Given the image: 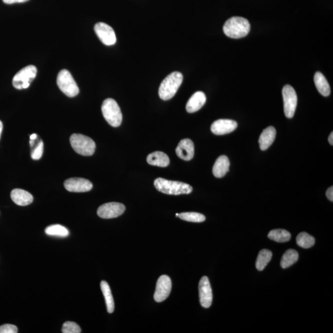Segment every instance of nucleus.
Masks as SVG:
<instances>
[{
    "instance_id": "f257e3e1",
    "label": "nucleus",
    "mask_w": 333,
    "mask_h": 333,
    "mask_svg": "<svg viewBox=\"0 0 333 333\" xmlns=\"http://www.w3.org/2000/svg\"><path fill=\"white\" fill-rule=\"evenodd\" d=\"M223 29L226 36L238 39L243 38L249 34L250 25L246 19L234 17L226 21Z\"/></svg>"
},
{
    "instance_id": "f03ea898",
    "label": "nucleus",
    "mask_w": 333,
    "mask_h": 333,
    "mask_svg": "<svg viewBox=\"0 0 333 333\" xmlns=\"http://www.w3.org/2000/svg\"><path fill=\"white\" fill-rule=\"evenodd\" d=\"M183 77L179 72H174L167 76L162 82L159 89V97L162 100L171 99L182 85Z\"/></svg>"
},
{
    "instance_id": "7ed1b4c3",
    "label": "nucleus",
    "mask_w": 333,
    "mask_h": 333,
    "mask_svg": "<svg viewBox=\"0 0 333 333\" xmlns=\"http://www.w3.org/2000/svg\"><path fill=\"white\" fill-rule=\"evenodd\" d=\"M154 186L159 191L170 195L188 194L193 191V188L188 184L176 181H170L158 178L154 181Z\"/></svg>"
},
{
    "instance_id": "20e7f679",
    "label": "nucleus",
    "mask_w": 333,
    "mask_h": 333,
    "mask_svg": "<svg viewBox=\"0 0 333 333\" xmlns=\"http://www.w3.org/2000/svg\"><path fill=\"white\" fill-rule=\"evenodd\" d=\"M102 113L104 117L112 127L120 126L122 121L121 109L116 101L112 98L104 101L102 105Z\"/></svg>"
},
{
    "instance_id": "39448f33",
    "label": "nucleus",
    "mask_w": 333,
    "mask_h": 333,
    "mask_svg": "<svg viewBox=\"0 0 333 333\" xmlns=\"http://www.w3.org/2000/svg\"><path fill=\"white\" fill-rule=\"evenodd\" d=\"M70 142L74 151L82 156H90L95 153V143L87 136L75 133L71 136Z\"/></svg>"
},
{
    "instance_id": "423d86ee",
    "label": "nucleus",
    "mask_w": 333,
    "mask_h": 333,
    "mask_svg": "<svg viewBox=\"0 0 333 333\" xmlns=\"http://www.w3.org/2000/svg\"><path fill=\"white\" fill-rule=\"evenodd\" d=\"M57 84L61 91L68 97H76L79 93V89L73 76L68 70L64 69L58 74Z\"/></svg>"
},
{
    "instance_id": "0eeeda50",
    "label": "nucleus",
    "mask_w": 333,
    "mask_h": 333,
    "mask_svg": "<svg viewBox=\"0 0 333 333\" xmlns=\"http://www.w3.org/2000/svg\"><path fill=\"white\" fill-rule=\"evenodd\" d=\"M36 66L31 65L25 67L16 74L13 79V85L16 89L22 90L28 89L37 76Z\"/></svg>"
},
{
    "instance_id": "6e6552de",
    "label": "nucleus",
    "mask_w": 333,
    "mask_h": 333,
    "mask_svg": "<svg viewBox=\"0 0 333 333\" xmlns=\"http://www.w3.org/2000/svg\"><path fill=\"white\" fill-rule=\"evenodd\" d=\"M284 112L287 118H292L295 114L297 104V97L293 87L289 85H285L283 91Z\"/></svg>"
},
{
    "instance_id": "1a4fd4ad",
    "label": "nucleus",
    "mask_w": 333,
    "mask_h": 333,
    "mask_svg": "<svg viewBox=\"0 0 333 333\" xmlns=\"http://www.w3.org/2000/svg\"><path fill=\"white\" fill-rule=\"evenodd\" d=\"M125 207L119 202H108L101 206L98 209V216L105 219L114 218L121 216L124 214Z\"/></svg>"
},
{
    "instance_id": "9d476101",
    "label": "nucleus",
    "mask_w": 333,
    "mask_h": 333,
    "mask_svg": "<svg viewBox=\"0 0 333 333\" xmlns=\"http://www.w3.org/2000/svg\"><path fill=\"white\" fill-rule=\"evenodd\" d=\"M95 32L101 42L107 46L116 44V36L114 29L106 24L98 23L95 26Z\"/></svg>"
},
{
    "instance_id": "9b49d317",
    "label": "nucleus",
    "mask_w": 333,
    "mask_h": 333,
    "mask_svg": "<svg viewBox=\"0 0 333 333\" xmlns=\"http://www.w3.org/2000/svg\"><path fill=\"white\" fill-rule=\"evenodd\" d=\"M172 290V281L167 275L159 277L156 284L154 299L158 302H163L169 296Z\"/></svg>"
},
{
    "instance_id": "f8f14e48",
    "label": "nucleus",
    "mask_w": 333,
    "mask_h": 333,
    "mask_svg": "<svg viewBox=\"0 0 333 333\" xmlns=\"http://www.w3.org/2000/svg\"><path fill=\"white\" fill-rule=\"evenodd\" d=\"M199 294L202 307L209 308L212 303V291L209 278L206 276L202 277L199 281Z\"/></svg>"
},
{
    "instance_id": "ddd939ff",
    "label": "nucleus",
    "mask_w": 333,
    "mask_h": 333,
    "mask_svg": "<svg viewBox=\"0 0 333 333\" xmlns=\"http://www.w3.org/2000/svg\"><path fill=\"white\" fill-rule=\"evenodd\" d=\"M65 187L69 192L84 193L92 190L93 184L85 178H71L65 181Z\"/></svg>"
},
{
    "instance_id": "4468645a",
    "label": "nucleus",
    "mask_w": 333,
    "mask_h": 333,
    "mask_svg": "<svg viewBox=\"0 0 333 333\" xmlns=\"http://www.w3.org/2000/svg\"><path fill=\"white\" fill-rule=\"evenodd\" d=\"M238 127L236 121L230 119H219L211 125V131L217 135L228 134L234 131Z\"/></svg>"
},
{
    "instance_id": "2eb2a0df",
    "label": "nucleus",
    "mask_w": 333,
    "mask_h": 333,
    "mask_svg": "<svg viewBox=\"0 0 333 333\" xmlns=\"http://www.w3.org/2000/svg\"><path fill=\"white\" fill-rule=\"evenodd\" d=\"M176 153L180 159L184 161H190L193 158L194 154V143L190 139H183L180 141L176 148Z\"/></svg>"
},
{
    "instance_id": "dca6fc26",
    "label": "nucleus",
    "mask_w": 333,
    "mask_h": 333,
    "mask_svg": "<svg viewBox=\"0 0 333 333\" xmlns=\"http://www.w3.org/2000/svg\"><path fill=\"white\" fill-rule=\"evenodd\" d=\"M206 102V95L202 92H197L192 95L186 104V111L189 113H193L201 109Z\"/></svg>"
},
{
    "instance_id": "f3484780",
    "label": "nucleus",
    "mask_w": 333,
    "mask_h": 333,
    "mask_svg": "<svg viewBox=\"0 0 333 333\" xmlns=\"http://www.w3.org/2000/svg\"><path fill=\"white\" fill-rule=\"evenodd\" d=\"M11 198L16 204L20 206H28L34 201L33 196L30 193L21 189L13 190L11 193Z\"/></svg>"
},
{
    "instance_id": "a211bd4d",
    "label": "nucleus",
    "mask_w": 333,
    "mask_h": 333,
    "mask_svg": "<svg viewBox=\"0 0 333 333\" xmlns=\"http://www.w3.org/2000/svg\"><path fill=\"white\" fill-rule=\"evenodd\" d=\"M276 135V129L273 126L268 127L263 130L258 140L260 150L262 151L267 150L275 141Z\"/></svg>"
},
{
    "instance_id": "6ab92c4d",
    "label": "nucleus",
    "mask_w": 333,
    "mask_h": 333,
    "mask_svg": "<svg viewBox=\"0 0 333 333\" xmlns=\"http://www.w3.org/2000/svg\"><path fill=\"white\" fill-rule=\"evenodd\" d=\"M230 161L226 156H221L215 161L213 167V174L217 178H222L228 172Z\"/></svg>"
},
{
    "instance_id": "aec40b11",
    "label": "nucleus",
    "mask_w": 333,
    "mask_h": 333,
    "mask_svg": "<svg viewBox=\"0 0 333 333\" xmlns=\"http://www.w3.org/2000/svg\"><path fill=\"white\" fill-rule=\"evenodd\" d=\"M147 162L151 166L166 167L169 166L170 159L166 154L161 151H156L149 154Z\"/></svg>"
},
{
    "instance_id": "412c9836",
    "label": "nucleus",
    "mask_w": 333,
    "mask_h": 333,
    "mask_svg": "<svg viewBox=\"0 0 333 333\" xmlns=\"http://www.w3.org/2000/svg\"><path fill=\"white\" fill-rule=\"evenodd\" d=\"M314 82L319 93L324 97H328L331 93V89L328 82L323 74L317 72L314 76Z\"/></svg>"
},
{
    "instance_id": "4be33fe9",
    "label": "nucleus",
    "mask_w": 333,
    "mask_h": 333,
    "mask_svg": "<svg viewBox=\"0 0 333 333\" xmlns=\"http://www.w3.org/2000/svg\"><path fill=\"white\" fill-rule=\"evenodd\" d=\"M101 289L103 292L104 297H105L108 313H113L114 310V301L113 295H112L110 287H109L107 282L105 281L101 282Z\"/></svg>"
},
{
    "instance_id": "5701e85b",
    "label": "nucleus",
    "mask_w": 333,
    "mask_h": 333,
    "mask_svg": "<svg viewBox=\"0 0 333 333\" xmlns=\"http://www.w3.org/2000/svg\"><path fill=\"white\" fill-rule=\"evenodd\" d=\"M299 259V254L294 249H289L285 252L281 258L280 265L282 268H289L297 262Z\"/></svg>"
},
{
    "instance_id": "b1692460",
    "label": "nucleus",
    "mask_w": 333,
    "mask_h": 333,
    "mask_svg": "<svg viewBox=\"0 0 333 333\" xmlns=\"http://www.w3.org/2000/svg\"><path fill=\"white\" fill-rule=\"evenodd\" d=\"M272 258V252L268 249H263L258 253L255 266L258 271L264 270Z\"/></svg>"
},
{
    "instance_id": "393cba45",
    "label": "nucleus",
    "mask_w": 333,
    "mask_h": 333,
    "mask_svg": "<svg viewBox=\"0 0 333 333\" xmlns=\"http://www.w3.org/2000/svg\"><path fill=\"white\" fill-rule=\"evenodd\" d=\"M269 239L278 242H286L291 238V234L283 229H276L270 231L268 234Z\"/></svg>"
},
{
    "instance_id": "a878e982",
    "label": "nucleus",
    "mask_w": 333,
    "mask_h": 333,
    "mask_svg": "<svg viewBox=\"0 0 333 333\" xmlns=\"http://www.w3.org/2000/svg\"><path fill=\"white\" fill-rule=\"evenodd\" d=\"M296 242L298 246L302 248L308 249L315 244V238L306 232H302L298 234L296 238Z\"/></svg>"
},
{
    "instance_id": "bb28decb",
    "label": "nucleus",
    "mask_w": 333,
    "mask_h": 333,
    "mask_svg": "<svg viewBox=\"0 0 333 333\" xmlns=\"http://www.w3.org/2000/svg\"><path fill=\"white\" fill-rule=\"evenodd\" d=\"M45 233L49 236L63 237V238L68 236L69 234L68 229L61 225H53L48 226L45 229Z\"/></svg>"
},
{
    "instance_id": "cd10ccee",
    "label": "nucleus",
    "mask_w": 333,
    "mask_h": 333,
    "mask_svg": "<svg viewBox=\"0 0 333 333\" xmlns=\"http://www.w3.org/2000/svg\"><path fill=\"white\" fill-rule=\"evenodd\" d=\"M178 217L187 222L200 223L206 220L204 215L198 212H183L178 214Z\"/></svg>"
},
{
    "instance_id": "c85d7f7f",
    "label": "nucleus",
    "mask_w": 333,
    "mask_h": 333,
    "mask_svg": "<svg viewBox=\"0 0 333 333\" xmlns=\"http://www.w3.org/2000/svg\"><path fill=\"white\" fill-rule=\"evenodd\" d=\"M62 332L63 333H80L81 327L75 322L66 321L63 324Z\"/></svg>"
},
{
    "instance_id": "c756f323",
    "label": "nucleus",
    "mask_w": 333,
    "mask_h": 333,
    "mask_svg": "<svg viewBox=\"0 0 333 333\" xmlns=\"http://www.w3.org/2000/svg\"><path fill=\"white\" fill-rule=\"evenodd\" d=\"M44 152V143L41 141L32 151L31 157L34 160H39L42 158Z\"/></svg>"
},
{
    "instance_id": "7c9ffc66",
    "label": "nucleus",
    "mask_w": 333,
    "mask_h": 333,
    "mask_svg": "<svg viewBox=\"0 0 333 333\" xmlns=\"http://www.w3.org/2000/svg\"><path fill=\"white\" fill-rule=\"evenodd\" d=\"M18 329L14 324H5L0 326V333H17Z\"/></svg>"
},
{
    "instance_id": "2f4dec72",
    "label": "nucleus",
    "mask_w": 333,
    "mask_h": 333,
    "mask_svg": "<svg viewBox=\"0 0 333 333\" xmlns=\"http://www.w3.org/2000/svg\"><path fill=\"white\" fill-rule=\"evenodd\" d=\"M29 0H3L5 4L12 5L14 4H20V3H25Z\"/></svg>"
},
{
    "instance_id": "473e14b6",
    "label": "nucleus",
    "mask_w": 333,
    "mask_h": 333,
    "mask_svg": "<svg viewBox=\"0 0 333 333\" xmlns=\"http://www.w3.org/2000/svg\"><path fill=\"white\" fill-rule=\"evenodd\" d=\"M326 196L327 199L329 200V201H331V202L333 201V187L332 186H331V187H329L328 189H327L326 191Z\"/></svg>"
},
{
    "instance_id": "72a5a7b5",
    "label": "nucleus",
    "mask_w": 333,
    "mask_h": 333,
    "mask_svg": "<svg viewBox=\"0 0 333 333\" xmlns=\"http://www.w3.org/2000/svg\"><path fill=\"white\" fill-rule=\"evenodd\" d=\"M328 142L331 145H333V133L331 132L328 137Z\"/></svg>"
},
{
    "instance_id": "f704fd0d",
    "label": "nucleus",
    "mask_w": 333,
    "mask_h": 333,
    "mask_svg": "<svg viewBox=\"0 0 333 333\" xmlns=\"http://www.w3.org/2000/svg\"><path fill=\"white\" fill-rule=\"evenodd\" d=\"M37 138V134H36V133H34V134H33V135H31V138H31V140H36Z\"/></svg>"
},
{
    "instance_id": "c9c22d12",
    "label": "nucleus",
    "mask_w": 333,
    "mask_h": 333,
    "mask_svg": "<svg viewBox=\"0 0 333 333\" xmlns=\"http://www.w3.org/2000/svg\"><path fill=\"white\" fill-rule=\"evenodd\" d=\"M3 131V123L1 121H0V138H1V135Z\"/></svg>"
}]
</instances>
